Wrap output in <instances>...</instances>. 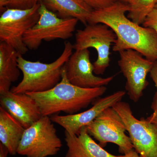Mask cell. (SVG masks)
Returning <instances> with one entry per match:
<instances>
[{"mask_svg": "<svg viewBox=\"0 0 157 157\" xmlns=\"http://www.w3.org/2000/svg\"><path fill=\"white\" fill-rule=\"evenodd\" d=\"M68 150L65 157H123L109 153L96 143L88 133L86 127L82 128L78 135L65 132Z\"/></svg>", "mask_w": 157, "mask_h": 157, "instance_id": "obj_14", "label": "cell"}, {"mask_svg": "<svg viewBox=\"0 0 157 157\" xmlns=\"http://www.w3.org/2000/svg\"><path fill=\"white\" fill-rule=\"evenodd\" d=\"M42 0H0L1 9L11 8L26 9H30L41 2Z\"/></svg>", "mask_w": 157, "mask_h": 157, "instance_id": "obj_19", "label": "cell"}, {"mask_svg": "<svg viewBox=\"0 0 157 157\" xmlns=\"http://www.w3.org/2000/svg\"><path fill=\"white\" fill-rule=\"evenodd\" d=\"M112 107L123 121L135 151L141 157H157V125L136 118L126 102L119 101Z\"/></svg>", "mask_w": 157, "mask_h": 157, "instance_id": "obj_7", "label": "cell"}, {"mask_svg": "<svg viewBox=\"0 0 157 157\" xmlns=\"http://www.w3.org/2000/svg\"><path fill=\"white\" fill-rule=\"evenodd\" d=\"M84 1L94 10L104 9L111 6L112 4L118 1L125 2L124 0H84Z\"/></svg>", "mask_w": 157, "mask_h": 157, "instance_id": "obj_21", "label": "cell"}, {"mask_svg": "<svg viewBox=\"0 0 157 157\" xmlns=\"http://www.w3.org/2000/svg\"><path fill=\"white\" fill-rule=\"evenodd\" d=\"M125 94L124 91H118L98 99L91 108L84 112L68 115H54L52 116L51 119L63 128L65 132L78 135L82 128L90 123L105 109L121 101Z\"/></svg>", "mask_w": 157, "mask_h": 157, "instance_id": "obj_12", "label": "cell"}, {"mask_svg": "<svg viewBox=\"0 0 157 157\" xmlns=\"http://www.w3.org/2000/svg\"><path fill=\"white\" fill-rule=\"evenodd\" d=\"M146 18H147V19L157 20V5L155 6L154 9L149 14V15L147 16V17Z\"/></svg>", "mask_w": 157, "mask_h": 157, "instance_id": "obj_23", "label": "cell"}, {"mask_svg": "<svg viewBox=\"0 0 157 157\" xmlns=\"http://www.w3.org/2000/svg\"><path fill=\"white\" fill-rule=\"evenodd\" d=\"M25 128L6 109L0 107V141L10 155L17 154Z\"/></svg>", "mask_w": 157, "mask_h": 157, "instance_id": "obj_17", "label": "cell"}, {"mask_svg": "<svg viewBox=\"0 0 157 157\" xmlns=\"http://www.w3.org/2000/svg\"><path fill=\"white\" fill-rule=\"evenodd\" d=\"M144 27H148L154 29L157 33V20L146 18L143 24Z\"/></svg>", "mask_w": 157, "mask_h": 157, "instance_id": "obj_22", "label": "cell"}, {"mask_svg": "<svg viewBox=\"0 0 157 157\" xmlns=\"http://www.w3.org/2000/svg\"><path fill=\"white\" fill-rule=\"evenodd\" d=\"M116 40L115 33L106 25L87 24L84 29L77 30L73 47L75 50L95 48L98 57L93 63L94 73L102 75L109 66L110 46Z\"/></svg>", "mask_w": 157, "mask_h": 157, "instance_id": "obj_8", "label": "cell"}, {"mask_svg": "<svg viewBox=\"0 0 157 157\" xmlns=\"http://www.w3.org/2000/svg\"><path fill=\"white\" fill-rule=\"evenodd\" d=\"M128 18L140 25L157 5V0H130Z\"/></svg>", "mask_w": 157, "mask_h": 157, "instance_id": "obj_18", "label": "cell"}, {"mask_svg": "<svg viewBox=\"0 0 157 157\" xmlns=\"http://www.w3.org/2000/svg\"><path fill=\"white\" fill-rule=\"evenodd\" d=\"M0 104L25 129L42 116L36 101L25 93L15 94L11 90L0 93Z\"/></svg>", "mask_w": 157, "mask_h": 157, "instance_id": "obj_13", "label": "cell"}, {"mask_svg": "<svg viewBox=\"0 0 157 157\" xmlns=\"http://www.w3.org/2000/svg\"><path fill=\"white\" fill-rule=\"evenodd\" d=\"M123 157H141L140 155L137 153V152L135 151L134 149L124 154Z\"/></svg>", "mask_w": 157, "mask_h": 157, "instance_id": "obj_25", "label": "cell"}, {"mask_svg": "<svg viewBox=\"0 0 157 157\" xmlns=\"http://www.w3.org/2000/svg\"><path fill=\"white\" fill-rule=\"evenodd\" d=\"M73 49V45L70 42H65L61 55L50 63L27 60L20 54L17 62L22 73V79L10 90L15 94H25L43 92L51 89L60 81L62 70Z\"/></svg>", "mask_w": 157, "mask_h": 157, "instance_id": "obj_3", "label": "cell"}, {"mask_svg": "<svg viewBox=\"0 0 157 157\" xmlns=\"http://www.w3.org/2000/svg\"><path fill=\"white\" fill-rule=\"evenodd\" d=\"M41 2L59 17L76 18L86 25L94 11L84 0H42Z\"/></svg>", "mask_w": 157, "mask_h": 157, "instance_id": "obj_15", "label": "cell"}, {"mask_svg": "<svg viewBox=\"0 0 157 157\" xmlns=\"http://www.w3.org/2000/svg\"><path fill=\"white\" fill-rule=\"evenodd\" d=\"M8 154L9 152L7 149L0 143V157H7Z\"/></svg>", "mask_w": 157, "mask_h": 157, "instance_id": "obj_24", "label": "cell"}, {"mask_svg": "<svg viewBox=\"0 0 157 157\" xmlns=\"http://www.w3.org/2000/svg\"><path fill=\"white\" fill-rule=\"evenodd\" d=\"M151 78L154 82L156 91L152 102L151 115L146 118L147 120L157 125V61L154 62L153 66L150 72Z\"/></svg>", "mask_w": 157, "mask_h": 157, "instance_id": "obj_20", "label": "cell"}, {"mask_svg": "<svg viewBox=\"0 0 157 157\" xmlns=\"http://www.w3.org/2000/svg\"><path fill=\"white\" fill-rule=\"evenodd\" d=\"M64 67L70 83L79 87L92 88L106 86L114 77L102 78L94 74V66L90 61L88 49L75 50Z\"/></svg>", "mask_w": 157, "mask_h": 157, "instance_id": "obj_11", "label": "cell"}, {"mask_svg": "<svg viewBox=\"0 0 157 157\" xmlns=\"http://www.w3.org/2000/svg\"><path fill=\"white\" fill-rule=\"evenodd\" d=\"M86 127L89 134L98 140L101 147L108 143L114 144L124 154L134 149L130 137L126 134L123 121L112 107L105 109Z\"/></svg>", "mask_w": 157, "mask_h": 157, "instance_id": "obj_9", "label": "cell"}, {"mask_svg": "<svg viewBox=\"0 0 157 157\" xmlns=\"http://www.w3.org/2000/svg\"><path fill=\"white\" fill-rule=\"evenodd\" d=\"M125 1V2L127 3H128L129 1H130V0H124Z\"/></svg>", "mask_w": 157, "mask_h": 157, "instance_id": "obj_26", "label": "cell"}, {"mask_svg": "<svg viewBox=\"0 0 157 157\" xmlns=\"http://www.w3.org/2000/svg\"><path fill=\"white\" fill-rule=\"evenodd\" d=\"M107 89L105 86L84 88L72 84L67 78L64 66L61 79L55 86L43 92L25 94L36 101L42 116H49L60 112L77 113L103 95Z\"/></svg>", "mask_w": 157, "mask_h": 157, "instance_id": "obj_2", "label": "cell"}, {"mask_svg": "<svg viewBox=\"0 0 157 157\" xmlns=\"http://www.w3.org/2000/svg\"><path fill=\"white\" fill-rule=\"evenodd\" d=\"M128 3L118 2L98 10H94L88 24L102 23L115 33L117 40L113 51L119 52L133 49L153 62L157 61V33L153 29L140 26L126 16Z\"/></svg>", "mask_w": 157, "mask_h": 157, "instance_id": "obj_1", "label": "cell"}, {"mask_svg": "<svg viewBox=\"0 0 157 157\" xmlns=\"http://www.w3.org/2000/svg\"><path fill=\"white\" fill-rule=\"evenodd\" d=\"M119 53L118 64L126 79L125 89L130 99L137 102L143 96L144 90L148 85L147 76L154 62L133 49L122 51Z\"/></svg>", "mask_w": 157, "mask_h": 157, "instance_id": "obj_10", "label": "cell"}, {"mask_svg": "<svg viewBox=\"0 0 157 157\" xmlns=\"http://www.w3.org/2000/svg\"><path fill=\"white\" fill-rule=\"evenodd\" d=\"M20 54L4 42L0 43V93L10 91L12 82L19 78L17 59Z\"/></svg>", "mask_w": 157, "mask_h": 157, "instance_id": "obj_16", "label": "cell"}, {"mask_svg": "<svg viewBox=\"0 0 157 157\" xmlns=\"http://www.w3.org/2000/svg\"><path fill=\"white\" fill-rule=\"evenodd\" d=\"M40 3L30 9L7 8L0 17V41L7 43L21 55L29 49L23 41L25 33L32 28L39 18Z\"/></svg>", "mask_w": 157, "mask_h": 157, "instance_id": "obj_6", "label": "cell"}, {"mask_svg": "<svg viewBox=\"0 0 157 157\" xmlns=\"http://www.w3.org/2000/svg\"><path fill=\"white\" fill-rule=\"evenodd\" d=\"M39 14V20L24 36V42L29 49L36 50L43 41L66 40L73 36L78 19L59 17L42 2H40Z\"/></svg>", "mask_w": 157, "mask_h": 157, "instance_id": "obj_4", "label": "cell"}, {"mask_svg": "<svg viewBox=\"0 0 157 157\" xmlns=\"http://www.w3.org/2000/svg\"><path fill=\"white\" fill-rule=\"evenodd\" d=\"M52 121L48 116H42L25 129L17 154L27 157H47L56 155L63 144Z\"/></svg>", "mask_w": 157, "mask_h": 157, "instance_id": "obj_5", "label": "cell"}]
</instances>
